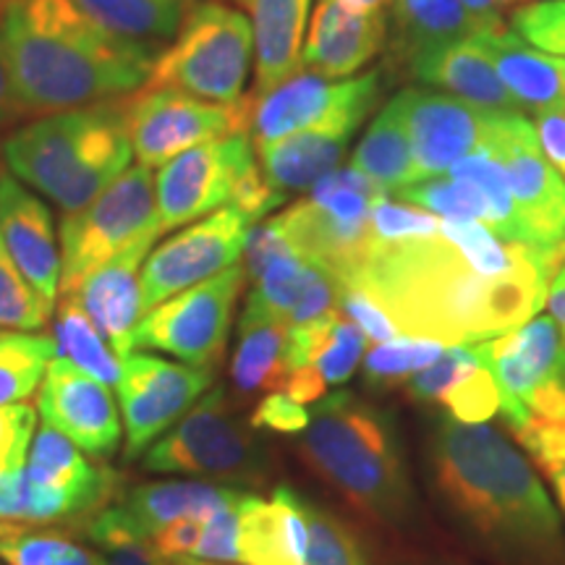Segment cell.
<instances>
[{"label": "cell", "mask_w": 565, "mask_h": 565, "mask_svg": "<svg viewBox=\"0 0 565 565\" xmlns=\"http://www.w3.org/2000/svg\"><path fill=\"white\" fill-rule=\"evenodd\" d=\"M563 263L565 244H515L482 223L433 215L401 236H370L341 286L377 303L401 335L475 345L540 315Z\"/></svg>", "instance_id": "cell-1"}, {"label": "cell", "mask_w": 565, "mask_h": 565, "mask_svg": "<svg viewBox=\"0 0 565 565\" xmlns=\"http://www.w3.org/2000/svg\"><path fill=\"white\" fill-rule=\"evenodd\" d=\"M424 469L443 511L498 565H565L557 508L532 463L487 424L435 414Z\"/></svg>", "instance_id": "cell-2"}, {"label": "cell", "mask_w": 565, "mask_h": 565, "mask_svg": "<svg viewBox=\"0 0 565 565\" xmlns=\"http://www.w3.org/2000/svg\"><path fill=\"white\" fill-rule=\"evenodd\" d=\"M0 38L21 118L129 97L160 55L108 32L74 0H0Z\"/></svg>", "instance_id": "cell-3"}, {"label": "cell", "mask_w": 565, "mask_h": 565, "mask_svg": "<svg viewBox=\"0 0 565 565\" xmlns=\"http://www.w3.org/2000/svg\"><path fill=\"white\" fill-rule=\"evenodd\" d=\"M299 448L317 475L370 519L393 529L414 524L412 469L383 408L351 393L324 395L309 412Z\"/></svg>", "instance_id": "cell-4"}, {"label": "cell", "mask_w": 565, "mask_h": 565, "mask_svg": "<svg viewBox=\"0 0 565 565\" xmlns=\"http://www.w3.org/2000/svg\"><path fill=\"white\" fill-rule=\"evenodd\" d=\"M13 179L76 212L131 168L134 150L121 100L32 118L3 141Z\"/></svg>", "instance_id": "cell-5"}, {"label": "cell", "mask_w": 565, "mask_h": 565, "mask_svg": "<svg viewBox=\"0 0 565 565\" xmlns=\"http://www.w3.org/2000/svg\"><path fill=\"white\" fill-rule=\"evenodd\" d=\"M254 61L252 21L221 0H202L154 61L145 87H173L200 100L236 108Z\"/></svg>", "instance_id": "cell-6"}, {"label": "cell", "mask_w": 565, "mask_h": 565, "mask_svg": "<svg viewBox=\"0 0 565 565\" xmlns=\"http://www.w3.org/2000/svg\"><path fill=\"white\" fill-rule=\"evenodd\" d=\"M141 456V466L154 475L215 477L223 482H249L267 466L257 429L252 422L231 414L223 387H212L192 412Z\"/></svg>", "instance_id": "cell-7"}, {"label": "cell", "mask_w": 565, "mask_h": 565, "mask_svg": "<svg viewBox=\"0 0 565 565\" xmlns=\"http://www.w3.org/2000/svg\"><path fill=\"white\" fill-rule=\"evenodd\" d=\"M383 196V189L366 175L338 168L309 189L307 200L273 217L296 249L343 280L362 259L370 242L372 207Z\"/></svg>", "instance_id": "cell-8"}, {"label": "cell", "mask_w": 565, "mask_h": 565, "mask_svg": "<svg viewBox=\"0 0 565 565\" xmlns=\"http://www.w3.org/2000/svg\"><path fill=\"white\" fill-rule=\"evenodd\" d=\"M158 225L154 171L131 166L87 207L61 221V296H74L92 273L108 265L145 231Z\"/></svg>", "instance_id": "cell-9"}, {"label": "cell", "mask_w": 565, "mask_h": 565, "mask_svg": "<svg viewBox=\"0 0 565 565\" xmlns=\"http://www.w3.org/2000/svg\"><path fill=\"white\" fill-rule=\"evenodd\" d=\"M380 97V74L330 82L312 71H299L265 95H244V131L254 145H265L299 131H356Z\"/></svg>", "instance_id": "cell-10"}, {"label": "cell", "mask_w": 565, "mask_h": 565, "mask_svg": "<svg viewBox=\"0 0 565 565\" xmlns=\"http://www.w3.org/2000/svg\"><path fill=\"white\" fill-rule=\"evenodd\" d=\"M500 391L505 422L529 412L565 422V341L550 315L532 317L521 328L475 343Z\"/></svg>", "instance_id": "cell-11"}, {"label": "cell", "mask_w": 565, "mask_h": 565, "mask_svg": "<svg viewBox=\"0 0 565 565\" xmlns=\"http://www.w3.org/2000/svg\"><path fill=\"white\" fill-rule=\"evenodd\" d=\"M244 282L246 267L233 265L152 307L134 330V351H160L183 364L215 370L228 345L233 309Z\"/></svg>", "instance_id": "cell-12"}, {"label": "cell", "mask_w": 565, "mask_h": 565, "mask_svg": "<svg viewBox=\"0 0 565 565\" xmlns=\"http://www.w3.org/2000/svg\"><path fill=\"white\" fill-rule=\"evenodd\" d=\"M246 278L254 282L246 303L294 324H307L341 309V280L288 242L275 217L252 225L244 246Z\"/></svg>", "instance_id": "cell-13"}, {"label": "cell", "mask_w": 565, "mask_h": 565, "mask_svg": "<svg viewBox=\"0 0 565 565\" xmlns=\"http://www.w3.org/2000/svg\"><path fill=\"white\" fill-rule=\"evenodd\" d=\"M246 131L181 152L154 173V212L162 233L231 207L244 179L259 168Z\"/></svg>", "instance_id": "cell-14"}, {"label": "cell", "mask_w": 565, "mask_h": 565, "mask_svg": "<svg viewBox=\"0 0 565 565\" xmlns=\"http://www.w3.org/2000/svg\"><path fill=\"white\" fill-rule=\"evenodd\" d=\"M242 103L236 108H223L173 87L137 89L124 97L134 160L154 171L204 141L244 131Z\"/></svg>", "instance_id": "cell-15"}, {"label": "cell", "mask_w": 565, "mask_h": 565, "mask_svg": "<svg viewBox=\"0 0 565 565\" xmlns=\"http://www.w3.org/2000/svg\"><path fill=\"white\" fill-rule=\"evenodd\" d=\"M215 380L210 366H192L183 362L150 356L131 351L121 359L116 395L124 414L126 450L124 456L137 458L145 454L160 435L175 427L183 416L200 404Z\"/></svg>", "instance_id": "cell-16"}, {"label": "cell", "mask_w": 565, "mask_h": 565, "mask_svg": "<svg viewBox=\"0 0 565 565\" xmlns=\"http://www.w3.org/2000/svg\"><path fill=\"white\" fill-rule=\"evenodd\" d=\"M249 231V217L236 207H223L154 244L141 267V309L150 312L171 296L238 265Z\"/></svg>", "instance_id": "cell-17"}, {"label": "cell", "mask_w": 565, "mask_h": 565, "mask_svg": "<svg viewBox=\"0 0 565 565\" xmlns=\"http://www.w3.org/2000/svg\"><path fill=\"white\" fill-rule=\"evenodd\" d=\"M395 100L404 110L419 181L448 173L466 158L490 154L511 113L424 89H404Z\"/></svg>", "instance_id": "cell-18"}, {"label": "cell", "mask_w": 565, "mask_h": 565, "mask_svg": "<svg viewBox=\"0 0 565 565\" xmlns=\"http://www.w3.org/2000/svg\"><path fill=\"white\" fill-rule=\"evenodd\" d=\"M490 158L503 168L505 183L536 246L565 244V181L550 166L534 124L508 113Z\"/></svg>", "instance_id": "cell-19"}, {"label": "cell", "mask_w": 565, "mask_h": 565, "mask_svg": "<svg viewBox=\"0 0 565 565\" xmlns=\"http://www.w3.org/2000/svg\"><path fill=\"white\" fill-rule=\"evenodd\" d=\"M38 412L45 427L58 429L87 454L105 458L121 445V414L110 387L66 356H53L42 377Z\"/></svg>", "instance_id": "cell-20"}, {"label": "cell", "mask_w": 565, "mask_h": 565, "mask_svg": "<svg viewBox=\"0 0 565 565\" xmlns=\"http://www.w3.org/2000/svg\"><path fill=\"white\" fill-rule=\"evenodd\" d=\"M160 236V223L152 225L118 257L92 273L74 294L118 359L129 356L134 351V330L145 315L141 309V267Z\"/></svg>", "instance_id": "cell-21"}, {"label": "cell", "mask_w": 565, "mask_h": 565, "mask_svg": "<svg viewBox=\"0 0 565 565\" xmlns=\"http://www.w3.org/2000/svg\"><path fill=\"white\" fill-rule=\"evenodd\" d=\"M0 238L34 291L55 309L61 296V246L53 215L9 171L0 173Z\"/></svg>", "instance_id": "cell-22"}, {"label": "cell", "mask_w": 565, "mask_h": 565, "mask_svg": "<svg viewBox=\"0 0 565 565\" xmlns=\"http://www.w3.org/2000/svg\"><path fill=\"white\" fill-rule=\"evenodd\" d=\"M387 40L385 13H351L335 0H320L312 26L303 38L301 71L324 79H349L383 51Z\"/></svg>", "instance_id": "cell-23"}, {"label": "cell", "mask_w": 565, "mask_h": 565, "mask_svg": "<svg viewBox=\"0 0 565 565\" xmlns=\"http://www.w3.org/2000/svg\"><path fill=\"white\" fill-rule=\"evenodd\" d=\"M406 387L414 401L466 424H487L500 414V391L475 345H445L440 359L416 372Z\"/></svg>", "instance_id": "cell-24"}, {"label": "cell", "mask_w": 565, "mask_h": 565, "mask_svg": "<svg viewBox=\"0 0 565 565\" xmlns=\"http://www.w3.org/2000/svg\"><path fill=\"white\" fill-rule=\"evenodd\" d=\"M307 521L299 492L278 487L270 500L246 494L238 508V563L244 565H303Z\"/></svg>", "instance_id": "cell-25"}, {"label": "cell", "mask_w": 565, "mask_h": 565, "mask_svg": "<svg viewBox=\"0 0 565 565\" xmlns=\"http://www.w3.org/2000/svg\"><path fill=\"white\" fill-rule=\"evenodd\" d=\"M475 38L490 55L515 108L532 110L534 116L565 110V58L536 51L505 30L479 32Z\"/></svg>", "instance_id": "cell-26"}, {"label": "cell", "mask_w": 565, "mask_h": 565, "mask_svg": "<svg viewBox=\"0 0 565 565\" xmlns=\"http://www.w3.org/2000/svg\"><path fill=\"white\" fill-rule=\"evenodd\" d=\"M24 471L30 482L66 494L76 513L103 505L118 487L116 471L87 461L79 445H74L53 427H42L32 437Z\"/></svg>", "instance_id": "cell-27"}, {"label": "cell", "mask_w": 565, "mask_h": 565, "mask_svg": "<svg viewBox=\"0 0 565 565\" xmlns=\"http://www.w3.org/2000/svg\"><path fill=\"white\" fill-rule=\"evenodd\" d=\"M366 343L370 341L359 330V324L351 322L341 309H335L320 320L288 328L286 372H309L324 391H330L353 377L359 362L364 359Z\"/></svg>", "instance_id": "cell-28"}, {"label": "cell", "mask_w": 565, "mask_h": 565, "mask_svg": "<svg viewBox=\"0 0 565 565\" xmlns=\"http://www.w3.org/2000/svg\"><path fill=\"white\" fill-rule=\"evenodd\" d=\"M353 134L351 129L299 131L254 145V152L267 186L288 200V194L309 192L324 175L338 171Z\"/></svg>", "instance_id": "cell-29"}, {"label": "cell", "mask_w": 565, "mask_h": 565, "mask_svg": "<svg viewBox=\"0 0 565 565\" xmlns=\"http://www.w3.org/2000/svg\"><path fill=\"white\" fill-rule=\"evenodd\" d=\"M416 79L492 110H519L477 38L429 47L406 63Z\"/></svg>", "instance_id": "cell-30"}, {"label": "cell", "mask_w": 565, "mask_h": 565, "mask_svg": "<svg viewBox=\"0 0 565 565\" xmlns=\"http://www.w3.org/2000/svg\"><path fill=\"white\" fill-rule=\"evenodd\" d=\"M312 0H252L254 82L252 95H265L301 71L303 32Z\"/></svg>", "instance_id": "cell-31"}, {"label": "cell", "mask_w": 565, "mask_h": 565, "mask_svg": "<svg viewBox=\"0 0 565 565\" xmlns=\"http://www.w3.org/2000/svg\"><path fill=\"white\" fill-rule=\"evenodd\" d=\"M246 492L236 487L210 484V482H154L139 484L126 494L124 508L147 534L158 529L189 519H210L223 508L238 505Z\"/></svg>", "instance_id": "cell-32"}, {"label": "cell", "mask_w": 565, "mask_h": 565, "mask_svg": "<svg viewBox=\"0 0 565 565\" xmlns=\"http://www.w3.org/2000/svg\"><path fill=\"white\" fill-rule=\"evenodd\" d=\"M288 324L246 303L238 320V343L231 359V383L238 395L273 393L286 374Z\"/></svg>", "instance_id": "cell-33"}, {"label": "cell", "mask_w": 565, "mask_h": 565, "mask_svg": "<svg viewBox=\"0 0 565 565\" xmlns=\"http://www.w3.org/2000/svg\"><path fill=\"white\" fill-rule=\"evenodd\" d=\"M349 168L366 175L372 183H377L385 194H398L401 189L419 181L404 110H401L395 97L377 113V118L366 129L362 141L356 145Z\"/></svg>", "instance_id": "cell-34"}, {"label": "cell", "mask_w": 565, "mask_h": 565, "mask_svg": "<svg viewBox=\"0 0 565 565\" xmlns=\"http://www.w3.org/2000/svg\"><path fill=\"white\" fill-rule=\"evenodd\" d=\"M393 53L404 63L429 47L477 34L461 0H393Z\"/></svg>", "instance_id": "cell-35"}, {"label": "cell", "mask_w": 565, "mask_h": 565, "mask_svg": "<svg viewBox=\"0 0 565 565\" xmlns=\"http://www.w3.org/2000/svg\"><path fill=\"white\" fill-rule=\"evenodd\" d=\"M92 21L118 38L160 45L173 40L189 0H74Z\"/></svg>", "instance_id": "cell-36"}, {"label": "cell", "mask_w": 565, "mask_h": 565, "mask_svg": "<svg viewBox=\"0 0 565 565\" xmlns=\"http://www.w3.org/2000/svg\"><path fill=\"white\" fill-rule=\"evenodd\" d=\"M55 312V330L53 341L58 349V356H66L79 370L92 374L105 385L116 387L118 374H121V359L113 353L108 341L84 312V307L76 296H61V303L53 309Z\"/></svg>", "instance_id": "cell-37"}, {"label": "cell", "mask_w": 565, "mask_h": 565, "mask_svg": "<svg viewBox=\"0 0 565 565\" xmlns=\"http://www.w3.org/2000/svg\"><path fill=\"white\" fill-rule=\"evenodd\" d=\"M58 356L51 335L0 333V406L24 404L40 391L51 359Z\"/></svg>", "instance_id": "cell-38"}, {"label": "cell", "mask_w": 565, "mask_h": 565, "mask_svg": "<svg viewBox=\"0 0 565 565\" xmlns=\"http://www.w3.org/2000/svg\"><path fill=\"white\" fill-rule=\"evenodd\" d=\"M299 505L307 521V557L303 565H372L359 534L341 515L317 505L299 492Z\"/></svg>", "instance_id": "cell-39"}, {"label": "cell", "mask_w": 565, "mask_h": 565, "mask_svg": "<svg viewBox=\"0 0 565 565\" xmlns=\"http://www.w3.org/2000/svg\"><path fill=\"white\" fill-rule=\"evenodd\" d=\"M87 536L100 547V565H168L124 505L103 508L89 521Z\"/></svg>", "instance_id": "cell-40"}, {"label": "cell", "mask_w": 565, "mask_h": 565, "mask_svg": "<svg viewBox=\"0 0 565 565\" xmlns=\"http://www.w3.org/2000/svg\"><path fill=\"white\" fill-rule=\"evenodd\" d=\"M398 196L406 204H414V207L445 217V221L490 223V207H487L484 194L471 181L456 179V175L443 173L416 181L412 186L401 189Z\"/></svg>", "instance_id": "cell-41"}, {"label": "cell", "mask_w": 565, "mask_h": 565, "mask_svg": "<svg viewBox=\"0 0 565 565\" xmlns=\"http://www.w3.org/2000/svg\"><path fill=\"white\" fill-rule=\"evenodd\" d=\"M443 351L445 345L440 343L408 335L374 343L364 356V385L374 391H387V387L408 383L416 372L437 362Z\"/></svg>", "instance_id": "cell-42"}, {"label": "cell", "mask_w": 565, "mask_h": 565, "mask_svg": "<svg viewBox=\"0 0 565 565\" xmlns=\"http://www.w3.org/2000/svg\"><path fill=\"white\" fill-rule=\"evenodd\" d=\"M51 315L53 307L34 291L0 238V328L38 333L51 320Z\"/></svg>", "instance_id": "cell-43"}, {"label": "cell", "mask_w": 565, "mask_h": 565, "mask_svg": "<svg viewBox=\"0 0 565 565\" xmlns=\"http://www.w3.org/2000/svg\"><path fill=\"white\" fill-rule=\"evenodd\" d=\"M6 565H100V555L58 532H21L0 540Z\"/></svg>", "instance_id": "cell-44"}, {"label": "cell", "mask_w": 565, "mask_h": 565, "mask_svg": "<svg viewBox=\"0 0 565 565\" xmlns=\"http://www.w3.org/2000/svg\"><path fill=\"white\" fill-rule=\"evenodd\" d=\"M511 30L536 51L565 58V0H542L513 11Z\"/></svg>", "instance_id": "cell-45"}, {"label": "cell", "mask_w": 565, "mask_h": 565, "mask_svg": "<svg viewBox=\"0 0 565 565\" xmlns=\"http://www.w3.org/2000/svg\"><path fill=\"white\" fill-rule=\"evenodd\" d=\"M38 412L26 404L0 406V475L21 469L32 445Z\"/></svg>", "instance_id": "cell-46"}, {"label": "cell", "mask_w": 565, "mask_h": 565, "mask_svg": "<svg viewBox=\"0 0 565 565\" xmlns=\"http://www.w3.org/2000/svg\"><path fill=\"white\" fill-rule=\"evenodd\" d=\"M242 503L223 508V511L212 513L210 519H204L200 547H196L194 557H200V561H210V563L238 561V508H242Z\"/></svg>", "instance_id": "cell-47"}, {"label": "cell", "mask_w": 565, "mask_h": 565, "mask_svg": "<svg viewBox=\"0 0 565 565\" xmlns=\"http://www.w3.org/2000/svg\"><path fill=\"white\" fill-rule=\"evenodd\" d=\"M249 422L254 429H273V433L296 435L307 429L309 412L303 408V404H299V401H294L291 395L273 391L267 393L265 398H259Z\"/></svg>", "instance_id": "cell-48"}, {"label": "cell", "mask_w": 565, "mask_h": 565, "mask_svg": "<svg viewBox=\"0 0 565 565\" xmlns=\"http://www.w3.org/2000/svg\"><path fill=\"white\" fill-rule=\"evenodd\" d=\"M202 524L204 519L175 521V524H168L158 529V532H152L150 540L166 561H173V557H194L196 547H200Z\"/></svg>", "instance_id": "cell-49"}, {"label": "cell", "mask_w": 565, "mask_h": 565, "mask_svg": "<svg viewBox=\"0 0 565 565\" xmlns=\"http://www.w3.org/2000/svg\"><path fill=\"white\" fill-rule=\"evenodd\" d=\"M534 129L547 162L565 181V110L536 113Z\"/></svg>", "instance_id": "cell-50"}, {"label": "cell", "mask_w": 565, "mask_h": 565, "mask_svg": "<svg viewBox=\"0 0 565 565\" xmlns=\"http://www.w3.org/2000/svg\"><path fill=\"white\" fill-rule=\"evenodd\" d=\"M21 118L17 95H13V84H11V71H9V61H6V51H3V38H0V129Z\"/></svg>", "instance_id": "cell-51"}, {"label": "cell", "mask_w": 565, "mask_h": 565, "mask_svg": "<svg viewBox=\"0 0 565 565\" xmlns=\"http://www.w3.org/2000/svg\"><path fill=\"white\" fill-rule=\"evenodd\" d=\"M461 6L475 21L479 32H500L503 30V17H500L498 0H461Z\"/></svg>", "instance_id": "cell-52"}, {"label": "cell", "mask_w": 565, "mask_h": 565, "mask_svg": "<svg viewBox=\"0 0 565 565\" xmlns=\"http://www.w3.org/2000/svg\"><path fill=\"white\" fill-rule=\"evenodd\" d=\"M547 309H550V317L557 322V328H561L563 341H565V273L563 270H557L553 282H550Z\"/></svg>", "instance_id": "cell-53"}, {"label": "cell", "mask_w": 565, "mask_h": 565, "mask_svg": "<svg viewBox=\"0 0 565 565\" xmlns=\"http://www.w3.org/2000/svg\"><path fill=\"white\" fill-rule=\"evenodd\" d=\"M550 482H553V487H555L557 503H561V511H563V515H565V463L561 466V469L550 475Z\"/></svg>", "instance_id": "cell-54"}, {"label": "cell", "mask_w": 565, "mask_h": 565, "mask_svg": "<svg viewBox=\"0 0 565 565\" xmlns=\"http://www.w3.org/2000/svg\"><path fill=\"white\" fill-rule=\"evenodd\" d=\"M21 532H30V524H0V540L11 534H21Z\"/></svg>", "instance_id": "cell-55"}, {"label": "cell", "mask_w": 565, "mask_h": 565, "mask_svg": "<svg viewBox=\"0 0 565 565\" xmlns=\"http://www.w3.org/2000/svg\"><path fill=\"white\" fill-rule=\"evenodd\" d=\"M168 565H228V563H210V561H200V557H173V561H168Z\"/></svg>", "instance_id": "cell-56"}, {"label": "cell", "mask_w": 565, "mask_h": 565, "mask_svg": "<svg viewBox=\"0 0 565 565\" xmlns=\"http://www.w3.org/2000/svg\"><path fill=\"white\" fill-rule=\"evenodd\" d=\"M233 3H236V6H242V9H249V6H252V0H233Z\"/></svg>", "instance_id": "cell-57"}, {"label": "cell", "mask_w": 565, "mask_h": 565, "mask_svg": "<svg viewBox=\"0 0 565 565\" xmlns=\"http://www.w3.org/2000/svg\"><path fill=\"white\" fill-rule=\"evenodd\" d=\"M498 3H503V6H513V3H521V0H498Z\"/></svg>", "instance_id": "cell-58"}, {"label": "cell", "mask_w": 565, "mask_h": 565, "mask_svg": "<svg viewBox=\"0 0 565 565\" xmlns=\"http://www.w3.org/2000/svg\"><path fill=\"white\" fill-rule=\"evenodd\" d=\"M561 270H563V273H565V263H563V267H561Z\"/></svg>", "instance_id": "cell-59"}]
</instances>
